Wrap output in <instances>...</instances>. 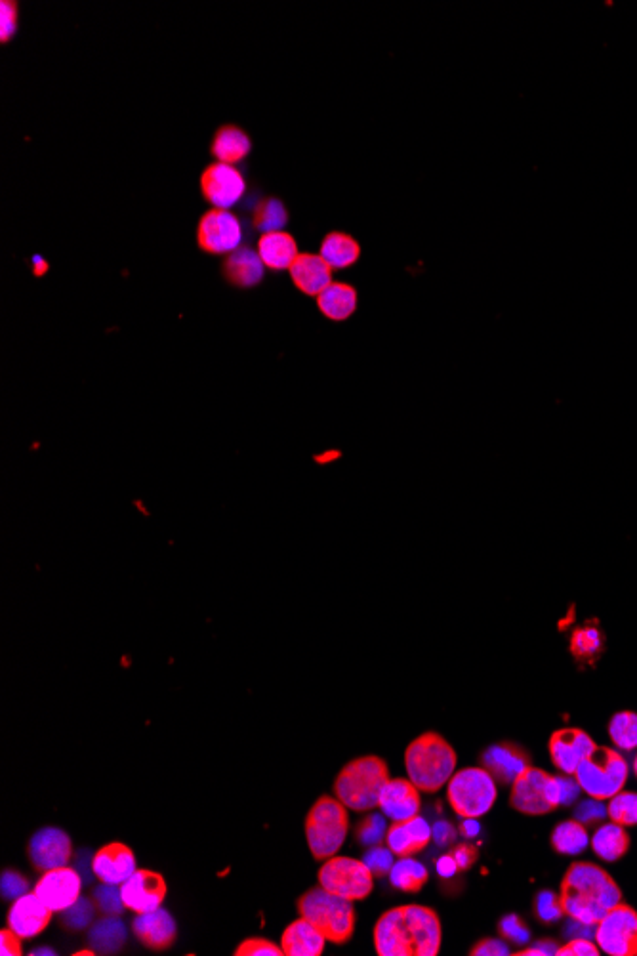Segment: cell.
Returning <instances> with one entry per match:
<instances>
[{"mask_svg":"<svg viewBox=\"0 0 637 956\" xmlns=\"http://www.w3.org/2000/svg\"><path fill=\"white\" fill-rule=\"evenodd\" d=\"M443 928L439 915L424 905H401L386 911L374 926L378 956H437Z\"/></svg>","mask_w":637,"mask_h":956,"instance_id":"cell-1","label":"cell"},{"mask_svg":"<svg viewBox=\"0 0 637 956\" xmlns=\"http://www.w3.org/2000/svg\"><path fill=\"white\" fill-rule=\"evenodd\" d=\"M559 897L571 920L597 926L603 916L622 903V890L605 869L578 861L563 876Z\"/></svg>","mask_w":637,"mask_h":956,"instance_id":"cell-2","label":"cell"},{"mask_svg":"<svg viewBox=\"0 0 637 956\" xmlns=\"http://www.w3.org/2000/svg\"><path fill=\"white\" fill-rule=\"evenodd\" d=\"M456 750L439 733H424L416 737L405 750V768L409 779L422 792L443 789L456 769Z\"/></svg>","mask_w":637,"mask_h":956,"instance_id":"cell-3","label":"cell"},{"mask_svg":"<svg viewBox=\"0 0 637 956\" xmlns=\"http://www.w3.org/2000/svg\"><path fill=\"white\" fill-rule=\"evenodd\" d=\"M390 781V768L378 756H361L351 760L334 781L336 798L353 811L374 810L382 789Z\"/></svg>","mask_w":637,"mask_h":956,"instance_id":"cell-4","label":"cell"},{"mask_svg":"<svg viewBox=\"0 0 637 956\" xmlns=\"http://www.w3.org/2000/svg\"><path fill=\"white\" fill-rule=\"evenodd\" d=\"M353 901L329 890L311 888L298 899V913L313 924L327 941L334 945H344L355 932V909Z\"/></svg>","mask_w":637,"mask_h":956,"instance_id":"cell-5","label":"cell"},{"mask_svg":"<svg viewBox=\"0 0 637 956\" xmlns=\"http://www.w3.org/2000/svg\"><path fill=\"white\" fill-rule=\"evenodd\" d=\"M350 831L348 808L332 796H321L306 817L309 852L317 861H327L340 852Z\"/></svg>","mask_w":637,"mask_h":956,"instance_id":"cell-6","label":"cell"},{"mask_svg":"<svg viewBox=\"0 0 637 956\" xmlns=\"http://www.w3.org/2000/svg\"><path fill=\"white\" fill-rule=\"evenodd\" d=\"M575 775L590 798L611 800L628 781V762L617 750L596 747L578 764Z\"/></svg>","mask_w":637,"mask_h":956,"instance_id":"cell-7","label":"cell"},{"mask_svg":"<svg viewBox=\"0 0 637 956\" xmlns=\"http://www.w3.org/2000/svg\"><path fill=\"white\" fill-rule=\"evenodd\" d=\"M496 796V781L485 768L458 769L447 783V800L462 819H477L489 813Z\"/></svg>","mask_w":637,"mask_h":956,"instance_id":"cell-8","label":"cell"},{"mask_svg":"<svg viewBox=\"0 0 637 956\" xmlns=\"http://www.w3.org/2000/svg\"><path fill=\"white\" fill-rule=\"evenodd\" d=\"M510 806L533 817L552 813L561 806L559 777L533 766L523 769L512 783Z\"/></svg>","mask_w":637,"mask_h":956,"instance_id":"cell-9","label":"cell"},{"mask_svg":"<svg viewBox=\"0 0 637 956\" xmlns=\"http://www.w3.org/2000/svg\"><path fill=\"white\" fill-rule=\"evenodd\" d=\"M319 884L344 899L361 901L372 892L374 874L370 873L365 861L334 855L319 869Z\"/></svg>","mask_w":637,"mask_h":956,"instance_id":"cell-10","label":"cell"},{"mask_svg":"<svg viewBox=\"0 0 637 956\" xmlns=\"http://www.w3.org/2000/svg\"><path fill=\"white\" fill-rule=\"evenodd\" d=\"M599 949L611 956H637V913L624 903L603 916L596 926Z\"/></svg>","mask_w":637,"mask_h":956,"instance_id":"cell-11","label":"cell"},{"mask_svg":"<svg viewBox=\"0 0 637 956\" xmlns=\"http://www.w3.org/2000/svg\"><path fill=\"white\" fill-rule=\"evenodd\" d=\"M243 226L229 210L210 208L199 220L197 245L206 254H231L241 249Z\"/></svg>","mask_w":637,"mask_h":956,"instance_id":"cell-12","label":"cell"},{"mask_svg":"<svg viewBox=\"0 0 637 956\" xmlns=\"http://www.w3.org/2000/svg\"><path fill=\"white\" fill-rule=\"evenodd\" d=\"M247 191V180L239 168L224 163H212L201 174V193L212 208L229 210L235 207Z\"/></svg>","mask_w":637,"mask_h":956,"instance_id":"cell-13","label":"cell"},{"mask_svg":"<svg viewBox=\"0 0 637 956\" xmlns=\"http://www.w3.org/2000/svg\"><path fill=\"white\" fill-rule=\"evenodd\" d=\"M27 855L39 873L65 867L73 855L69 834L58 827H44L31 836Z\"/></svg>","mask_w":637,"mask_h":956,"instance_id":"cell-14","label":"cell"},{"mask_svg":"<svg viewBox=\"0 0 637 956\" xmlns=\"http://www.w3.org/2000/svg\"><path fill=\"white\" fill-rule=\"evenodd\" d=\"M121 894L126 909L136 915L157 911L166 899L165 876L147 869H136V873L121 884Z\"/></svg>","mask_w":637,"mask_h":956,"instance_id":"cell-15","label":"cell"},{"mask_svg":"<svg viewBox=\"0 0 637 956\" xmlns=\"http://www.w3.org/2000/svg\"><path fill=\"white\" fill-rule=\"evenodd\" d=\"M81 888V874L65 865L60 869L42 873L41 880L35 886V894L39 895L54 913H62L81 897Z\"/></svg>","mask_w":637,"mask_h":956,"instance_id":"cell-16","label":"cell"},{"mask_svg":"<svg viewBox=\"0 0 637 956\" xmlns=\"http://www.w3.org/2000/svg\"><path fill=\"white\" fill-rule=\"evenodd\" d=\"M54 911L42 901L39 895L25 894L18 897L6 916L8 928L14 930L21 939H33L41 936L48 928Z\"/></svg>","mask_w":637,"mask_h":956,"instance_id":"cell-17","label":"cell"},{"mask_svg":"<svg viewBox=\"0 0 637 956\" xmlns=\"http://www.w3.org/2000/svg\"><path fill=\"white\" fill-rule=\"evenodd\" d=\"M596 747L594 739L582 729H559L550 739V756L555 768L565 775H575L578 764Z\"/></svg>","mask_w":637,"mask_h":956,"instance_id":"cell-18","label":"cell"},{"mask_svg":"<svg viewBox=\"0 0 637 956\" xmlns=\"http://www.w3.org/2000/svg\"><path fill=\"white\" fill-rule=\"evenodd\" d=\"M529 766V752L514 743H498L481 754V768L487 769L500 785H512L515 777Z\"/></svg>","mask_w":637,"mask_h":956,"instance_id":"cell-19","label":"cell"},{"mask_svg":"<svg viewBox=\"0 0 637 956\" xmlns=\"http://www.w3.org/2000/svg\"><path fill=\"white\" fill-rule=\"evenodd\" d=\"M132 930H134V936L140 939V943L155 953L170 949L178 937L176 920L166 909L136 915L132 922Z\"/></svg>","mask_w":637,"mask_h":956,"instance_id":"cell-20","label":"cell"},{"mask_svg":"<svg viewBox=\"0 0 637 956\" xmlns=\"http://www.w3.org/2000/svg\"><path fill=\"white\" fill-rule=\"evenodd\" d=\"M92 871L102 882L121 886L136 873V855L123 842H111L92 857Z\"/></svg>","mask_w":637,"mask_h":956,"instance_id":"cell-21","label":"cell"},{"mask_svg":"<svg viewBox=\"0 0 637 956\" xmlns=\"http://www.w3.org/2000/svg\"><path fill=\"white\" fill-rule=\"evenodd\" d=\"M432 840V827L420 815L411 817L407 821H393L388 834L386 846L397 857H412L416 853L424 852Z\"/></svg>","mask_w":637,"mask_h":956,"instance_id":"cell-22","label":"cell"},{"mask_svg":"<svg viewBox=\"0 0 637 956\" xmlns=\"http://www.w3.org/2000/svg\"><path fill=\"white\" fill-rule=\"evenodd\" d=\"M264 273H266V266L258 250L250 249V247H241L227 254L222 264L224 279L235 289L258 287L264 281Z\"/></svg>","mask_w":637,"mask_h":956,"instance_id":"cell-23","label":"cell"},{"mask_svg":"<svg viewBox=\"0 0 637 956\" xmlns=\"http://www.w3.org/2000/svg\"><path fill=\"white\" fill-rule=\"evenodd\" d=\"M378 806L391 821H407L420 813V790L411 779H390L382 789Z\"/></svg>","mask_w":637,"mask_h":956,"instance_id":"cell-24","label":"cell"},{"mask_svg":"<svg viewBox=\"0 0 637 956\" xmlns=\"http://www.w3.org/2000/svg\"><path fill=\"white\" fill-rule=\"evenodd\" d=\"M290 279L294 287L306 296H319L332 283V268L319 256L302 252L290 266Z\"/></svg>","mask_w":637,"mask_h":956,"instance_id":"cell-25","label":"cell"},{"mask_svg":"<svg viewBox=\"0 0 637 956\" xmlns=\"http://www.w3.org/2000/svg\"><path fill=\"white\" fill-rule=\"evenodd\" d=\"M252 151V140L247 132L237 125H222L210 142V155L216 163L237 165L245 161Z\"/></svg>","mask_w":637,"mask_h":956,"instance_id":"cell-26","label":"cell"},{"mask_svg":"<svg viewBox=\"0 0 637 956\" xmlns=\"http://www.w3.org/2000/svg\"><path fill=\"white\" fill-rule=\"evenodd\" d=\"M325 941V936L300 916L283 932L281 947L285 956H321Z\"/></svg>","mask_w":637,"mask_h":956,"instance_id":"cell-27","label":"cell"},{"mask_svg":"<svg viewBox=\"0 0 637 956\" xmlns=\"http://www.w3.org/2000/svg\"><path fill=\"white\" fill-rule=\"evenodd\" d=\"M258 254L264 266L271 271L290 270L298 258V243L287 231L264 233L258 241Z\"/></svg>","mask_w":637,"mask_h":956,"instance_id":"cell-28","label":"cell"},{"mask_svg":"<svg viewBox=\"0 0 637 956\" xmlns=\"http://www.w3.org/2000/svg\"><path fill=\"white\" fill-rule=\"evenodd\" d=\"M317 308L330 321H348L357 310V291L348 283H330L317 296Z\"/></svg>","mask_w":637,"mask_h":956,"instance_id":"cell-29","label":"cell"},{"mask_svg":"<svg viewBox=\"0 0 637 956\" xmlns=\"http://www.w3.org/2000/svg\"><path fill=\"white\" fill-rule=\"evenodd\" d=\"M319 256L329 264L332 270H346L359 260L361 245L348 233L332 231L323 239Z\"/></svg>","mask_w":637,"mask_h":956,"instance_id":"cell-30","label":"cell"},{"mask_svg":"<svg viewBox=\"0 0 637 956\" xmlns=\"http://www.w3.org/2000/svg\"><path fill=\"white\" fill-rule=\"evenodd\" d=\"M592 850L596 853L597 857H601L603 861H609V863H615L618 859H622L628 850H630V836L628 832L624 831L622 825H618L615 821L607 823V825H601L594 836H592Z\"/></svg>","mask_w":637,"mask_h":956,"instance_id":"cell-31","label":"cell"},{"mask_svg":"<svg viewBox=\"0 0 637 956\" xmlns=\"http://www.w3.org/2000/svg\"><path fill=\"white\" fill-rule=\"evenodd\" d=\"M88 941L96 953L115 955L126 943V928L117 916H107L90 928Z\"/></svg>","mask_w":637,"mask_h":956,"instance_id":"cell-32","label":"cell"},{"mask_svg":"<svg viewBox=\"0 0 637 956\" xmlns=\"http://www.w3.org/2000/svg\"><path fill=\"white\" fill-rule=\"evenodd\" d=\"M605 651V636L596 623L578 626L571 634V655L578 663H594Z\"/></svg>","mask_w":637,"mask_h":956,"instance_id":"cell-33","label":"cell"},{"mask_svg":"<svg viewBox=\"0 0 637 956\" xmlns=\"http://www.w3.org/2000/svg\"><path fill=\"white\" fill-rule=\"evenodd\" d=\"M552 846L557 853L578 855L590 846V834L584 823L578 819L563 821L552 832Z\"/></svg>","mask_w":637,"mask_h":956,"instance_id":"cell-34","label":"cell"},{"mask_svg":"<svg viewBox=\"0 0 637 956\" xmlns=\"http://www.w3.org/2000/svg\"><path fill=\"white\" fill-rule=\"evenodd\" d=\"M390 880L393 888L407 894H418L428 882V869L416 859L399 857V861L391 867Z\"/></svg>","mask_w":637,"mask_h":956,"instance_id":"cell-35","label":"cell"},{"mask_svg":"<svg viewBox=\"0 0 637 956\" xmlns=\"http://www.w3.org/2000/svg\"><path fill=\"white\" fill-rule=\"evenodd\" d=\"M288 224L287 205L277 199V197H264L256 203L252 210V226L256 231L264 233H275L283 231Z\"/></svg>","mask_w":637,"mask_h":956,"instance_id":"cell-36","label":"cell"},{"mask_svg":"<svg viewBox=\"0 0 637 956\" xmlns=\"http://www.w3.org/2000/svg\"><path fill=\"white\" fill-rule=\"evenodd\" d=\"M609 735L618 749L630 750L637 749V714L632 710H622L617 712L611 722H609Z\"/></svg>","mask_w":637,"mask_h":956,"instance_id":"cell-37","label":"cell"},{"mask_svg":"<svg viewBox=\"0 0 637 956\" xmlns=\"http://www.w3.org/2000/svg\"><path fill=\"white\" fill-rule=\"evenodd\" d=\"M607 815L622 827H636L637 825V794L636 792H618L607 806Z\"/></svg>","mask_w":637,"mask_h":956,"instance_id":"cell-38","label":"cell"},{"mask_svg":"<svg viewBox=\"0 0 637 956\" xmlns=\"http://www.w3.org/2000/svg\"><path fill=\"white\" fill-rule=\"evenodd\" d=\"M96 903L86 899V897H79L71 907H67L65 911H62V922L63 926L71 932H81L84 928H88L92 922H94V913H96Z\"/></svg>","mask_w":637,"mask_h":956,"instance_id":"cell-39","label":"cell"},{"mask_svg":"<svg viewBox=\"0 0 637 956\" xmlns=\"http://www.w3.org/2000/svg\"><path fill=\"white\" fill-rule=\"evenodd\" d=\"M388 834L386 827V815H367L363 821H359L355 829V838L363 846H380Z\"/></svg>","mask_w":637,"mask_h":956,"instance_id":"cell-40","label":"cell"},{"mask_svg":"<svg viewBox=\"0 0 637 956\" xmlns=\"http://www.w3.org/2000/svg\"><path fill=\"white\" fill-rule=\"evenodd\" d=\"M94 903L103 915L107 916H121L126 909L123 894H121V886L107 884V882H103L100 888L94 890Z\"/></svg>","mask_w":637,"mask_h":956,"instance_id":"cell-41","label":"cell"},{"mask_svg":"<svg viewBox=\"0 0 637 956\" xmlns=\"http://www.w3.org/2000/svg\"><path fill=\"white\" fill-rule=\"evenodd\" d=\"M536 916L544 922V924H554L557 920H561V916L565 915L563 911V905H561V897L550 892V890H544L540 892L538 897H536Z\"/></svg>","mask_w":637,"mask_h":956,"instance_id":"cell-42","label":"cell"},{"mask_svg":"<svg viewBox=\"0 0 637 956\" xmlns=\"http://www.w3.org/2000/svg\"><path fill=\"white\" fill-rule=\"evenodd\" d=\"M393 855L395 853L391 852L390 848H384L380 844V846H372L369 852L365 853L363 861L367 863L370 873L382 878V876H390L391 867H393Z\"/></svg>","mask_w":637,"mask_h":956,"instance_id":"cell-43","label":"cell"},{"mask_svg":"<svg viewBox=\"0 0 637 956\" xmlns=\"http://www.w3.org/2000/svg\"><path fill=\"white\" fill-rule=\"evenodd\" d=\"M235 956H285L283 953V947L275 945L273 941L269 939H264V937H250L247 941H243L237 949H235Z\"/></svg>","mask_w":637,"mask_h":956,"instance_id":"cell-44","label":"cell"},{"mask_svg":"<svg viewBox=\"0 0 637 956\" xmlns=\"http://www.w3.org/2000/svg\"><path fill=\"white\" fill-rule=\"evenodd\" d=\"M498 932L504 939L514 941L517 945H525L531 939V932H529L527 924L523 922L521 916L517 915L504 916L498 922Z\"/></svg>","mask_w":637,"mask_h":956,"instance_id":"cell-45","label":"cell"},{"mask_svg":"<svg viewBox=\"0 0 637 956\" xmlns=\"http://www.w3.org/2000/svg\"><path fill=\"white\" fill-rule=\"evenodd\" d=\"M0 894L6 901H16L21 895L29 894V880L18 871H4L0 878Z\"/></svg>","mask_w":637,"mask_h":956,"instance_id":"cell-46","label":"cell"},{"mask_svg":"<svg viewBox=\"0 0 637 956\" xmlns=\"http://www.w3.org/2000/svg\"><path fill=\"white\" fill-rule=\"evenodd\" d=\"M0 20H2V25H0V42L6 44V42H10L14 39L16 31H18V4H16V2L2 0V2H0Z\"/></svg>","mask_w":637,"mask_h":956,"instance_id":"cell-47","label":"cell"},{"mask_svg":"<svg viewBox=\"0 0 637 956\" xmlns=\"http://www.w3.org/2000/svg\"><path fill=\"white\" fill-rule=\"evenodd\" d=\"M557 956H599V945L592 943L590 939L584 937H575L567 945L557 949Z\"/></svg>","mask_w":637,"mask_h":956,"instance_id":"cell-48","label":"cell"},{"mask_svg":"<svg viewBox=\"0 0 637 956\" xmlns=\"http://www.w3.org/2000/svg\"><path fill=\"white\" fill-rule=\"evenodd\" d=\"M470 955L472 956H508L512 955L510 953V947L502 941V939H493V937H483L481 941H477L470 949Z\"/></svg>","mask_w":637,"mask_h":956,"instance_id":"cell-49","label":"cell"},{"mask_svg":"<svg viewBox=\"0 0 637 956\" xmlns=\"http://www.w3.org/2000/svg\"><path fill=\"white\" fill-rule=\"evenodd\" d=\"M605 815H607V808L601 804V800H596V798L586 800L576 808V819L580 823H588V825L601 821Z\"/></svg>","mask_w":637,"mask_h":956,"instance_id":"cell-50","label":"cell"},{"mask_svg":"<svg viewBox=\"0 0 637 956\" xmlns=\"http://www.w3.org/2000/svg\"><path fill=\"white\" fill-rule=\"evenodd\" d=\"M451 855H453L454 861L458 865V871L466 873V871L472 869L475 861L479 859V850L472 844H458L451 850Z\"/></svg>","mask_w":637,"mask_h":956,"instance_id":"cell-51","label":"cell"},{"mask_svg":"<svg viewBox=\"0 0 637 956\" xmlns=\"http://www.w3.org/2000/svg\"><path fill=\"white\" fill-rule=\"evenodd\" d=\"M0 955L2 956H20L23 955V949H21V937L6 928L0 932Z\"/></svg>","mask_w":637,"mask_h":956,"instance_id":"cell-52","label":"cell"},{"mask_svg":"<svg viewBox=\"0 0 637 956\" xmlns=\"http://www.w3.org/2000/svg\"><path fill=\"white\" fill-rule=\"evenodd\" d=\"M432 838L439 846H449V844H453L454 838H456V831H454L451 823L439 821L432 829Z\"/></svg>","mask_w":637,"mask_h":956,"instance_id":"cell-53","label":"cell"},{"mask_svg":"<svg viewBox=\"0 0 637 956\" xmlns=\"http://www.w3.org/2000/svg\"><path fill=\"white\" fill-rule=\"evenodd\" d=\"M435 867H437L439 876H443V878H453L454 874L458 873V865H456V861H454V857L451 853H445L443 857H439L437 863H435Z\"/></svg>","mask_w":637,"mask_h":956,"instance_id":"cell-54","label":"cell"},{"mask_svg":"<svg viewBox=\"0 0 637 956\" xmlns=\"http://www.w3.org/2000/svg\"><path fill=\"white\" fill-rule=\"evenodd\" d=\"M479 829H481V827H479V823H477L475 819H464V823L460 825L458 831H460V834H462L464 838H475V836L479 834Z\"/></svg>","mask_w":637,"mask_h":956,"instance_id":"cell-55","label":"cell"},{"mask_svg":"<svg viewBox=\"0 0 637 956\" xmlns=\"http://www.w3.org/2000/svg\"><path fill=\"white\" fill-rule=\"evenodd\" d=\"M33 264H35L33 271H35L37 277H41V275H44V273L48 271V262H46L44 258H41V256H35V258H33Z\"/></svg>","mask_w":637,"mask_h":956,"instance_id":"cell-56","label":"cell"},{"mask_svg":"<svg viewBox=\"0 0 637 956\" xmlns=\"http://www.w3.org/2000/svg\"><path fill=\"white\" fill-rule=\"evenodd\" d=\"M31 955H56V953H54L52 949L44 947V949H35V951H31Z\"/></svg>","mask_w":637,"mask_h":956,"instance_id":"cell-57","label":"cell"},{"mask_svg":"<svg viewBox=\"0 0 637 956\" xmlns=\"http://www.w3.org/2000/svg\"><path fill=\"white\" fill-rule=\"evenodd\" d=\"M634 771H636V777H637V756H636V760H634Z\"/></svg>","mask_w":637,"mask_h":956,"instance_id":"cell-58","label":"cell"}]
</instances>
